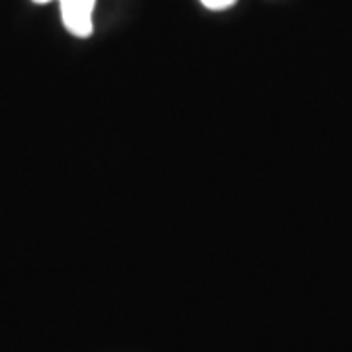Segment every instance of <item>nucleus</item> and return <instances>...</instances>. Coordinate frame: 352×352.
<instances>
[{
    "label": "nucleus",
    "mask_w": 352,
    "mask_h": 352,
    "mask_svg": "<svg viewBox=\"0 0 352 352\" xmlns=\"http://www.w3.org/2000/svg\"><path fill=\"white\" fill-rule=\"evenodd\" d=\"M94 6L96 0H61V18L65 28L76 38H88L94 32Z\"/></svg>",
    "instance_id": "obj_1"
},
{
    "label": "nucleus",
    "mask_w": 352,
    "mask_h": 352,
    "mask_svg": "<svg viewBox=\"0 0 352 352\" xmlns=\"http://www.w3.org/2000/svg\"><path fill=\"white\" fill-rule=\"evenodd\" d=\"M208 10H227L231 8L237 0H200Z\"/></svg>",
    "instance_id": "obj_2"
},
{
    "label": "nucleus",
    "mask_w": 352,
    "mask_h": 352,
    "mask_svg": "<svg viewBox=\"0 0 352 352\" xmlns=\"http://www.w3.org/2000/svg\"><path fill=\"white\" fill-rule=\"evenodd\" d=\"M34 2H38V4H47V2H53V0H34ZM61 2V0H59Z\"/></svg>",
    "instance_id": "obj_3"
}]
</instances>
